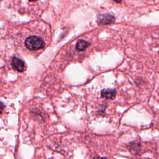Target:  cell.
I'll use <instances>...</instances> for the list:
<instances>
[{
	"mask_svg": "<svg viewBox=\"0 0 159 159\" xmlns=\"http://www.w3.org/2000/svg\"><path fill=\"white\" fill-rule=\"evenodd\" d=\"M25 47L30 50L42 49L45 47V42L42 39L37 36H30L25 40Z\"/></svg>",
	"mask_w": 159,
	"mask_h": 159,
	"instance_id": "cell-1",
	"label": "cell"
},
{
	"mask_svg": "<svg viewBox=\"0 0 159 159\" xmlns=\"http://www.w3.org/2000/svg\"><path fill=\"white\" fill-rule=\"evenodd\" d=\"M11 65L14 70L18 71L19 72H22L25 70V63L20 59L14 57L11 61Z\"/></svg>",
	"mask_w": 159,
	"mask_h": 159,
	"instance_id": "cell-2",
	"label": "cell"
},
{
	"mask_svg": "<svg viewBox=\"0 0 159 159\" xmlns=\"http://www.w3.org/2000/svg\"><path fill=\"white\" fill-rule=\"evenodd\" d=\"M98 20V24L101 25H106L113 23L115 20V17L110 14H102L99 16Z\"/></svg>",
	"mask_w": 159,
	"mask_h": 159,
	"instance_id": "cell-3",
	"label": "cell"
},
{
	"mask_svg": "<svg viewBox=\"0 0 159 159\" xmlns=\"http://www.w3.org/2000/svg\"><path fill=\"white\" fill-rule=\"evenodd\" d=\"M101 94L103 98L113 99L116 97V91L115 89H104L102 90Z\"/></svg>",
	"mask_w": 159,
	"mask_h": 159,
	"instance_id": "cell-4",
	"label": "cell"
},
{
	"mask_svg": "<svg viewBox=\"0 0 159 159\" xmlns=\"http://www.w3.org/2000/svg\"><path fill=\"white\" fill-rule=\"evenodd\" d=\"M90 45V43L84 40H79L76 44V49L79 51H83L86 48H88Z\"/></svg>",
	"mask_w": 159,
	"mask_h": 159,
	"instance_id": "cell-5",
	"label": "cell"
},
{
	"mask_svg": "<svg viewBox=\"0 0 159 159\" xmlns=\"http://www.w3.org/2000/svg\"><path fill=\"white\" fill-rule=\"evenodd\" d=\"M134 144V145H129V150H130V151H131V152H132L133 151H134V154H135V152H137L139 151V147L140 146V143H133Z\"/></svg>",
	"mask_w": 159,
	"mask_h": 159,
	"instance_id": "cell-6",
	"label": "cell"
},
{
	"mask_svg": "<svg viewBox=\"0 0 159 159\" xmlns=\"http://www.w3.org/2000/svg\"><path fill=\"white\" fill-rule=\"evenodd\" d=\"M4 108V104H3L2 102H0V114L2 113V110H3Z\"/></svg>",
	"mask_w": 159,
	"mask_h": 159,
	"instance_id": "cell-7",
	"label": "cell"
},
{
	"mask_svg": "<svg viewBox=\"0 0 159 159\" xmlns=\"http://www.w3.org/2000/svg\"><path fill=\"white\" fill-rule=\"evenodd\" d=\"M94 159H107V158H102V157H98L95 158Z\"/></svg>",
	"mask_w": 159,
	"mask_h": 159,
	"instance_id": "cell-8",
	"label": "cell"
}]
</instances>
